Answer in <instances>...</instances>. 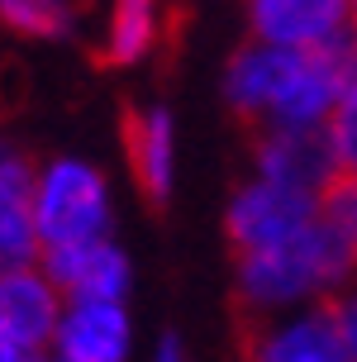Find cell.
I'll return each instance as SVG.
<instances>
[{
    "label": "cell",
    "mask_w": 357,
    "mask_h": 362,
    "mask_svg": "<svg viewBox=\"0 0 357 362\" xmlns=\"http://www.w3.org/2000/svg\"><path fill=\"white\" fill-rule=\"evenodd\" d=\"M158 43V0H110V24L100 57L110 67H134Z\"/></svg>",
    "instance_id": "13"
},
{
    "label": "cell",
    "mask_w": 357,
    "mask_h": 362,
    "mask_svg": "<svg viewBox=\"0 0 357 362\" xmlns=\"http://www.w3.org/2000/svg\"><path fill=\"white\" fill-rule=\"evenodd\" d=\"M252 177H267L276 186L324 200V191L343 177V167L334 144H329V129H257Z\"/></svg>",
    "instance_id": "4"
},
{
    "label": "cell",
    "mask_w": 357,
    "mask_h": 362,
    "mask_svg": "<svg viewBox=\"0 0 357 362\" xmlns=\"http://www.w3.org/2000/svg\"><path fill=\"white\" fill-rule=\"evenodd\" d=\"M329 310H334V320H339V334H343V348H348V362H357V281L348 291H339L334 300H329Z\"/></svg>",
    "instance_id": "17"
},
{
    "label": "cell",
    "mask_w": 357,
    "mask_h": 362,
    "mask_svg": "<svg viewBox=\"0 0 357 362\" xmlns=\"http://www.w3.org/2000/svg\"><path fill=\"white\" fill-rule=\"evenodd\" d=\"M38 267L53 276V286L67 300H129V286H134V267H129L124 248L115 238L86 243V248L43 253Z\"/></svg>",
    "instance_id": "11"
},
{
    "label": "cell",
    "mask_w": 357,
    "mask_h": 362,
    "mask_svg": "<svg viewBox=\"0 0 357 362\" xmlns=\"http://www.w3.org/2000/svg\"><path fill=\"white\" fill-rule=\"evenodd\" d=\"M357 281V248L329 219H315L305 234L276 248L238 253L233 262V296L248 320H271L305 305H329L339 291Z\"/></svg>",
    "instance_id": "1"
},
{
    "label": "cell",
    "mask_w": 357,
    "mask_h": 362,
    "mask_svg": "<svg viewBox=\"0 0 357 362\" xmlns=\"http://www.w3.org/2000/svg\"><path fill=\"white\" fill-rule=\"evenodd\" d=\"M34 229L43 253L105 243L115 229V200H110L105 172L86 158L43 163L34 186Z\"/></svg>",
    "instance_id": "2"
},
{
    "label": "cell",
    "mask_w": 357,
    "mask_h": 362,
    "mask_svg": "<svg viewBox=\"0 0 357 362\" xmlns=\"http://www.w3.org/2000/svg\"><path fill=\"white\" fill-rule=\"evenodd\" d=\"M34 186L38 163L0 134V272L5 267H34L43 257L34 229Z\"/></svg>",
    "instance_id": "8"
},
{
    "label": "cell",
    "mask_w": 357,
    "mask_h": 362,
    "mask_svg": "<svg viewBox=\"0 0 357 362\" xmlns=\"http://www.w3.org/2000/svg\"><path fill=\"white\" fill-rule=\"evenodd\" d=\"M320 215H324L320 196H305V191L276 186V181H267V177H248L229 196L224 234H229L233 257H238V253L276 248V243H286V238L305 234Z\"/></svg>",
    "instance_id": "3"
},
{
    "label": "cell",
    "mask_w": 357,
    "mask_h": 362,
    "mask_svg": "<svg viewBox=\"0 0 357 362\" xmlns=\"http://www.w3.org/2000/svg\"><path fill=\"white\" fill-rule=\"evenodd\" d=\"M248 38L295 53H329L353 38L348 0H248Z\"/></svg>",
    "instance_id": "5"
},
{
    "label": "cell",
    "mask_w": 357,
    "mask_h": 362,
    "mask_svg": "<svg viewBox=\"0 0 357 362\" xmlns=\"http://www.w3.org/2000/svg\"><path fill=\"white\" fill-rule=\"evenodd\" d=\"M48 353H29L24 344H15V339H5L0 334V362H43Z\"/></svg>",
    "instance_id": "19"
},
{
    "label": "cell",
    "mask_w": 357,
    "mask_h": 362,
    "mask_svg": "<svg viewBox=\"0 0 357 362\" xmlns=\"http://www.w3.org/2000/svg\"><path fill=\"white\" fill-rule=\"evenodd\" d=\"M153 362H191V358H186V344L177 334H162L158 348H153Z\"/></svg>",
    "instance_id": "18"
},
{
    "label": "cell",
    "mask_w": 357,
    "mask_h": 362,
    "mask_svg": "<svg viewBox=\"0 0 357 362\" xmlns=\"http://www.w3.org/2000/svg\"><path fill=\"white\" fill-rule=\"evenodd\" d=\"M76 0H0V24L24 38H62L71 34Z\"/></svg>",
    "instance_id": "14"
},
{
    "label": "cell",
    "mask_w": 357,
    "mask_h": 362,
    "mask_svg": "<svg viewBox=\"0 0 357 362\" xmlns=\"http://www.w3.org/2000/svg\"><path fill=\"white\" fill-rule=\"evenodd\" d=\"M324 219L343 229V238L357 248V177H339L324 191Z\"/></svg>",
    "instance_id": "16"
},
{
    "label": "cell",
    "mask_w": 357,
    "mask_h": 362,
    "mask_svg": "<svg viewBox=\"0 0 357 362\" xmlns=\"http://www.w3.org/2000/svg\"><path fill=\"white\" fill-rule=\"evenodd\" d=\"M291 67H295V48H276V43L248 38L229 57V67H224V100H229V110L238 119H248L252 129H262L286 86V76H291Z\"/></svg>",
    "instance_id": "10"
},
{
    "label": "cell",
    "mask_w": 357,
    "mask_h": 362,
    "mask_svg": "<svg viewBox=\"0 0 357 362\" xmlns=\"http://www.w3.org/2000/svg\"><path fill=\"white\" fill-rule=\"evenodd\" d=\"M348 24H353V38H357V0H348Z\"/></svg>",
    "instance_id": "20"
},
{
    "label": "cell",
    "mask_w": 357,
    "mask_h": 362,
    "mask_svg": "<svg viewBox=\"0 0 357 362\" xmlns=\"http://www.w3.org/2000/svg\"><path fill=\"white\" fill-rule=\"evenodd\" d=\"M134 348L124 300H67L48 358L57 362H124Z\"/></svg>",
    "instance_id": "9"
},
{
    "label": "cell",
    "mask_w": 357,
    "mask_h": 362,
    "mask_svg": "<svg viewBox=\"0 0 357 362\" xmlns=\"http://www.w3.org/2000/svg\"><path fill=\"white\" fill-rule=\"evenodd\" d=\"M124 158H129V172L139 181L143 200L162 205L172 196V181H177V124H172V110H162V105L129 110Z\"/></svg>",
    "instance_id": "12"
},
{
    "label": "cell",
    "mask_w": 357,
    "mask_h": 362,
    "mask_svg": "<svg viewBox=\"0 0 357 362\" xmlns=\"http://www.w3.org/2000/svg\"><path fill=\"white\" fill-rule=\"evenodd\" d=\"M248 362H348L339 320L329 305H305L291 315L252 320L243 339Z\"/></svg>",
    "instance_id": "6"
},
{
    "label": "cell",
    "mask_w": 357,
    "mask_h": 362,
    "mask_svg": "<svg viewBox=\"0 0 357 362\" xmlns=\"http://www.w3.org/2000/svg\"><path fill=\"white\" fill-rule=\"evenodd\" d=\"M67 296L53 286V276L38 267H5L0 272V334L24 344L29 353H48L62 325Z\"/></svg>",
    "instance_id": "7"
},
{
    "label": "cell",
    "mask_w": 357,
    "mask_h": 362,
    "mask_svg": "<svg viewBox=\"0 0 357 362\" xmlns=\"http://www.w3.org/2000/svg\"><path fill=\"white\" fill-rule=\"evenodd\" d=\"M43 362H53V358H43Z\"/></svg>",
    "instance_id": "21"
},
{
    "label": "cell",
    "mask_w": 357,
    "mask_h": 362,
    "mask_svg": "<svg viewBox=\"0 0 357 362\" xmlns=\"http://www.w3.org/2000/svg\"><path fill=\"white\" fill-rule=\"evenodd\" d=\"M53 362H57V358H53Z\"/></svg>",
    "instance_id": "22"
},
{
    "label": "cell",
    "mask_w": 357,
    "mask_h": 362,
    "mask_svg": "<svg viewBox=\"0 0 357 362\" xmlns=\"http://www.w3.org/2000/svg\"><path fill=\"white\" fill-rule=\"evenodd\" d=\"M329 144L339 153L343 177H357V38H353V48H348V81H343L339 110L329 119Z\"/></svg>",
    "instance_id": "15"
}]
</instances>
